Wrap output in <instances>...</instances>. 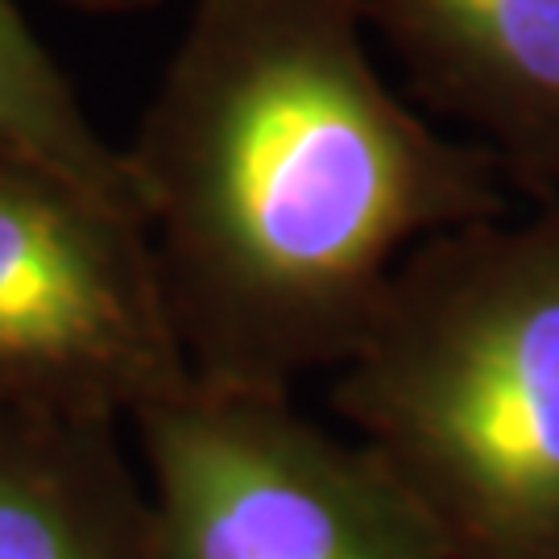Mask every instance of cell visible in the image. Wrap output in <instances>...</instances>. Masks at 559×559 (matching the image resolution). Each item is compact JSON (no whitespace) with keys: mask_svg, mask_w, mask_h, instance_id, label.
Listing matches in <instances>:
<instances>
[{"mask_svg":"<svg viewBox=\"0 0 559 559\" xmlns=\"http://www.w3.org/2000/svg\"><path fill=\"white\" fill-rule=\"evenodd\" d=\"M360 0H195L120 150L195 378L340 369L423 240L510 212L485 145L381 80Z\"/></svg>","mask_w":559,"mask_h":559,"instance_id":"cell-1","label":"cell"},{"mask_svg":"<svg viewBox=\"0 0 559 559\" xmlns=\"http://www.w3.org/2000/svg\"><path fill=\"white\" fill-rule=\"evenodd\" d=\"M332 406L415 493L448 559H559V200L423 240Z\"/></svg>","mask_w":559,"mask_h":559,"instance_id":"cell-2","label":"cell"},{"mask_svg":"<svg viewBox=\"0 0 559 559\" xmlns=\"http://www.w3.org/2000/svg\"><path fill=\"white\" fill-rule=\"evenodd\" d=\"M129 423L154 559H448L399 473L295 411L290 390L187 373Z\"/></svg>","mask_w":559,"mask_h":559,"instance_id":"cell-3","label":"cell"},{"mask_svg":"<svg viewBox=\"0 0 559 559\" xmlns=\"http://www.w3.org/2000/svg\"><path fill=\"white\" fill-rule=\"evenodd\" d=\"M187 373L145 224L0 154V406L129 423Z\"/></svg>","mask_w":559,"mask_h":559,"instance_id":"cell-4","label":"cell"},{"mask_svg":"<svg viewBox=\"0 0 559 559\" xmlns=\"http://www.w3.org/2000/svg\"><path fill=\"white\" fill-rule=\"evenodd\" d=\"M415 100L460 120L526 200H559V0H360Z\"/></svg>","mask_w":559,"mask_h":559,"instance_id":"cell-5","label":"cell"},{"mask_svg":"<svg viewBox=\"0 0 559 559\" xmlns=\"http://www.w3.org/2000/svg\"><path fill=\"white\" fill-rule=\"evenodd\" d=\"M0 559H154L120 419L0 406Z\"/></svg>","mask_w":559,"mask_h":559,"instance_id":"cell-6","label":"cell"},{"mask_svg":"<svg viewBox=\"0 0 559 559\" xmlns=\"http://www.w3.org/2000/svg\"><path fill=\"white\" fill-rule=\"evenodd\" d=\"M0 154L38 162L141 221L120 145L87 120L17 0H0Z\"/></svg>","mask_w":559,"mask_h":559,"instance_id":"cell-7","label":"cell"},{"mask_svg":"<svg viewBox=\"0 0 559 559\" xmlns=\"http://www.w3.org/2000/svg\"><path fill=\"white\" fill-rule=\"evenodd\" d=\"M75 13H87V17H120V13H141V9H154L162 0H59Z\"/></svg>","mask_w":559,"mask_h":559,"instance_id":"cell-8","label":"cell"}]
</instances>
